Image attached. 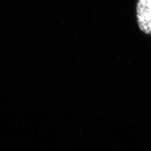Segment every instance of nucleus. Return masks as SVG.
<instances>
[{"instance_id":"nucleus-1","label":"nucleus","mask_w":151,"mask_h":151,"mask_svg":"<svg viewBox=\"0 0 151 151\" xmlns=\"http://www.w3.org/2000/svg\"><path fill=\"white\" fill-rule=\"evenodd\" d=\"M136 10L137 22L140 30L151 35V0H138Z\"/></svg>"}]
</instances>
